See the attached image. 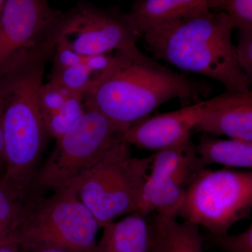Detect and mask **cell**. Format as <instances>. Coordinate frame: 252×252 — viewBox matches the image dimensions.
<instances>
[{"label":"cell","instance_id":"cell-23","mask_svg":"<svg viewBox=\"0 0 252 252\" xmlns=\"http://www.w3.org/2000/svg\"><path fill=\"white\" fill-rule=\"evenodd\" d=\"M238 44L235 56L240 67L252 81V29L238 31Z\"/></svg>","mask_w":252,"mask_h":252},{"label":"cell","instance_id":"cell-7","mask_svg":"<svg viewBox=\"0 0 252 252\" xmlns=\"http://www.w3.org/2000/svg\"><path fill=\"white\" fill-rule=\"evenodd\" d=\"M252 210V172L205 168L186 190L177 217L203 226L213 234H223Z\"/></svg>","mask_w":252,"mask_h":252},{"label":"cell","instance_id":"cell-28","mask_svg":"<svg viewBox=\"0 0 252 252\" xmlns=\"http://www.w3.org/2000/svg\"><path fill=\"white\" fill-rule=\"evenodd\" d=\"M5 1L6 0H0V14H1V11H2L3 7H4Z\"/></svg>","mask_w":252,"mask_h":252},{"label":"cell","instance_id":"cell-4","mask_svg":"<svg viewBox=\"0 0 252 252\" xmlns=\"http://www.w3.org/2000/svg\"><path fill=\"white\" fill-rule=\"evenodd\" d=\"M80 119L56 140L54 152L36 172L32 191L68 188L77 183L97 162L126 142L130 126L114 122L94 109H86Z\"/></svg>","mask_w":252,"mask_h":252},{"label":"cell","instance_id":"cell-25","mask_svg":"<svg viewBox=\"0 0 252 252\" xmlns=\"http://www.w3.org/2000/svg\"><path fill=\"white\" fill-rule=\"evenodd\" d=\"M21 252H74L65 250V249L59 248H51V247H46V248H38L33 249H28V250H21Z\"/></svg>","mask_w":252,"mask_h":252},{"label":"cell","instance_id":"cell-12","mask_svg":"<svg viewBox=\"0 0 252 252\" xmlns=\"http://www.w3.org/2000/svg\"><path fill=\"white\" fill-rule=\"evenodd\" d=\"M193 132L225 135L233 140L252 142V91H226L207 99L206 109Z\"/></svg>","mask_w":252,"mask_h":252},{"label":"cell","instance_id":"cell-22","mask_svg":"<svg viewBox=\"0 0 252 252\" xmlns=\"http://www.w3.org/2000/svg\"><path fill=\"white\" fill-rule=\"evenodd\" d=\"M209 240L212 245L225 252H252V224L237 234L210 233Z\"/></svg>","mask_w":252,"mask_h":252},{"label":"cell","instance_id":"cell-27","mask_svg":"<svg viewBox=\"0 0 252 252\" xmlns=\"http://www.w3.org/2000/svg\"><path fill=\"white\" fill-rule=\"evenodd\" d=\"M8 242H10L9 235H8L4 230H3L0 228V246L4 245L5 243H8Z\"/></svg>","mask_w":252,"mask_h":252},{"label":"cell","instance_id":"cell-2","mask_svg":"<svg viewBox=\"0 0 252 252\" xmlns=\"http://www.w3.org/2000/svg\"><path fill=\"white\" fill-rule=\"evenodd\" d=\"M53 53L37 55L0 71V120L4 143L3 177L20 189L31 187L46 132L39 91Z\"/></svg>","mask_w":252,"mask_h":252},{"label":"cell","instance_id":"cell-3","mask_svg":"<svg viewBox=\"0 0 252 252\" xmlns=\"http://www.w3.org/2000/svg\"><path fill=\"white\" fill-rule=\"evenodd\" d=\"M233 30L223 13L207 9L143 37L155 59L215 79L226 91L246 93L252 82L237 61Z\"/></svg>","mask_w":252,"mask_h":252},{"label":"cell","instance_id":"cell-20","mask_svg":"<svg viewBox=\"0 0 252 252\" xmlns=\"http://www.w3.org/2000/svg\"><path fill=\"white\" fill-rule=\"evenodd\" d=\"M95 71L86 64L52 69L49 81L66 88L74 94L84 96Z\"/></svg>","mask_w":252,"mask_h":252},{"label":"cell","instance_id":"cell-21","mask_svg":"<svg viewBox=\"0 0 252 252\" xmlns=\"http://www.w3.org/2000/svg\"><path fill=\"white\" fill-rule=\"evenodd\" d=\"M75 94H74L53 81H49L46 84H43L39 95L43 121L59 112L66 101Z\"/></svg>","mask_w":252,"mask_h":252},{"label":"cell","instance_id":"cell-15","mask_svg":"<svg viewBox=\"0 0 252 252\" xmlns=\"http://www.w3.org/2000/svg\"><path fill=\"white\" fill-rule=\"evenodd\" d=\"M147 217L134 212L106 225L94 252H149L150 227Z\"/></svg>","mask_w":252,"mask_h":252},{"label":"cell","instance_id":"cell-11","mask_svg":"<svg viewBox=\"0 0 252 252\" xmlns=\"http://www.w3.org/2000/svg\"><path fill=\"white\" fill-rule=\"evenodd\" d=\"M207 107V100L142 119L131 125L124 135L129 145L157 151L170 147L192 136Z\"/></svg>","mask_w":252,"mask_h":252},{"label":"cell","instance_id":"cell-18","mask_svg":"<svg viewBox=\"0 0 252 252\" xmlns=\"http://www.w3.org/2000/svg\"><path fill=\"white\" fill-rule=\"evenodd\" d=\"M85 110L82 95L69 97L59 112L43 121L46 134L57 140L82 117Z\"/></svg>","mask_w":252,"mask_h":252},{"label":"cell","instance_id":"cell-6","mask_svg":"<svg viewBox=\"0 0 252 252\" xmlns=\"http://www.w3.org/2000/svg\"><path fill=\"white\" fill-rule=\"evenodd\" d=\"M151 162L152 156L134 157L126 142L72 185L99 228L137 212Z\"/></svg>","mask_w":252,"mask_h":252},{"label":"cell","instance_id":"cell-24","mask_svg":"<svg viewBox=\"0 0 252 252\" xmlns=\"http://www.w3.org/2000/svg\"><path fill=\"white\" fill-rule=\"evenodd\" d=\"M4 171V143L3 136L2 126L0 120V175Z\"/></svg>","mask_w":252,"mask_h":252},{"label":"cell","instance_id":"cell-14","mask_svg":"<svg viewBox=\"0 0 252 252\" xmlns=\"http://www.w3.org/2000/svg\"><path fill=\"white\" fill-rule=\"evenodd\" d=\"M149 222V252H204L203 238L198 225L157 215Z\"/></svg>","mask_w":252,"mask_h":252},{"label":"cell","instance_id":"cell-17","mask_svg":"<svg viewBox=\"0 0 252 252\" xmlns=\"http://www.w3.org/2000/svg\"><path fill=\"white\" fill-rule=\"evenodd\" d=\"M32 193H26L0 175V228L10 238L14 236L27 212Z\"/></svg>","mask_w":252,"mask_h":252},{"label":"cell","instance_id":"cell-8","mask_svg":"<svg viewBox=\"0 0 252 252\" xmlns=\"http://www.w3.org/2000/svg\"><path fill=\"white\" fill-rule=\"evenodd\" d=\"M64 19L44 0H6L0 14V71L54 52Z\"/></svg>","mask_w":252,"mask_h":252},{"label":"cell","instance_id":"cell-1","mask_svg":"<svg viewBox=\"0 0 252 252\" xmlns=\"http://www.w3.org/2000/svg\"><path fill=\"white\" fill-rule=\"evenodd\" d=\"M211 91L205 81L162 65L136 44L109 57L107 65L94 74L83 98L86 109L131 126L167 101L179 99L187 107L201 102Z\"/></svg>","mask_w":252,"mask_h":252},{"label":"cell","instance_id":"cell-19","mask_svg":"<svg viewBox=\"0 0 252 252\" xmlns=\"http://www.w3.org/2000/svg\"><path fill=\"white\" fill-rule=\"evenodd\" d=\"M209 10L223 13L235 29H252V0H209Z\"/></svg>","mask_w":252,"mask_h":252},{"label":"cell","instance_id":"cell-9","mask_svg":"<svg viewBox=\"0 0 252 252\" xmlns=\"http://www.w3.org/2000/svg\"><path fill=\"white\" fill-rule=\"evenodd\" d=\"M192 136L179 143L157 151L144 184L137 212L147 217H174L182 206L186 190L199 172L205 169L197 155Z\"/></svg>","mask_w":252,"mask_h":252},{"label":"cell","instance_id":"cell-10","mask_svg":"<svg viewBox=\"0 0 252 252\" xmlns=\"http://www.w3.org/2000/svg\"><path fill=\"white\" fill-rule=\"evenodd\" d=\"M127 13L119 7L79 2L64 13L59 42L84 56H105L136 45L139 39Z\"/></svg>","mask_w":252,"mask_h":252},{"label":"cell","instance_id":"cell-26","mask_svg":"<svg viewBox=\"0 0 252 252\" xmlns=\"http://www.w3.org/2000/svg\"><path fill=\"white\" fill-rule=\"evenodd\" d=\"M0 252H21V248L17 243L10 241L0 246Z\"/></svg>","mask_w":252,"mask_h":252},{"label":"cell","instance_id":"cell-13","mask_svg":"<svg viewBox=\"0 0 252 252\" xmlns=\"http://www.w3.org/2000/svg\"><path fill=\"white\" fill-rule=\"evenodd\" d=\"M208 6L209 0H137L127 16L141 37L205 11Z\"/></svg>","mask_w":252,"mask_h":252},{"label":"cell","instance_id":"cell-16","mask_svg":"<svg viewBox=\"0 0 252 252\" xmlns=\"http://www.w3.org/2000/svg\"><path fill=\"white\" fill-rule=\"evenodd\" d=\"M195 152L205 168L212 164L230 167H252V142L239 140H219L203 133Z\"/></svg>","mask_w":252,"mask_h":252},{"label":"cell","instance_id":"cell-5","mask_svg":"<svg viewBox=\"0 0 252 252\" xmlns=\"http://www.w3.org/2000/svg\"><path fill=\"white\" fill-rule=\"evenodd\" d=\"M99 226L71 186L48 198L34 195L11 241L21 250L59 248L74 252H94Z\"/></svg>","mask_w":252,"mask_h":252}]
</instances>
